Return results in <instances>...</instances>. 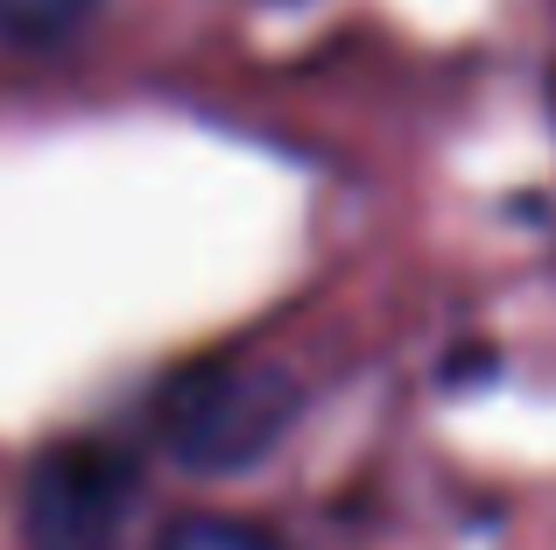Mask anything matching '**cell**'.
<instances>
[{"instance_id": "obj_1", "label": "cell", "mask_w": 556, "mask_h": 550, "mask_svg": "<svg viewBox=\"0 0 556 550\" xmlns=\"http://www.w3.org/2000/svg\"><path fill=\"white\" fill-rule=\"evenodd\" d=\"M303 382L296 367L261 353H218L184 367L155 402V438L190 473H247L296 430Z\"/></svg>"}, {"instance_id": "obj_2", "label": "cell", "mask_w": 556, "mask_h": 550, "mask_svg": "<svg viewBox=\"0 0 556 550\" xmlns=\"http://www.w3.org/2000/svg\"><path fill=\"white\" fill-rule=\"evenodd\" d=\"M141 495V459L121 438H64L28 466L22 543L28 550H113Z\"/></svg>"}, {"instance_id": "obj_3", "label": "cell", "mask_w": 556, "mask_h": 550, "mask_svg": "<svg viewBox=\"0 0 556 550\" xmlns=\"http://www.w3.org/2000/svg\"><path fill=\"white\" fill-rule=\"evenodd\" d=\"M99 14V0H0V36L28 42V50H50V42L78 36Z\"/></svg>"}, {"instance_id": "obj_4", "label": "cell", "mask_w": 556, "mask_h": 550, "mask_svg": "<svg viewBox=\"0 0 556 550\" xmlns=\"http://www.w3.org/2000/svg\"><path fill=\"white\" fill-rule=\"evenodd\" d=\"M155 550H289V543L254 529V523H240V515H177L155 537Z\"/></svg>"}]
</instances>
